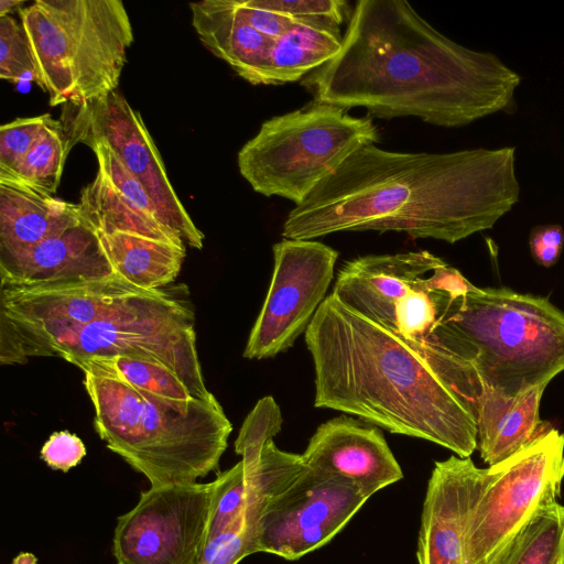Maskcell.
Masks as SVG:
<instances>
[{"label":"cell","mask_w":564,"mask_h":564,"mask_svg":"<svg viewBox=\"0 0 564 564\" xmlns=\"http://www.w3.org/2000/svg\"><path fill=\"white\" fill-rule=\"evenodd\" d=\"M521 77L497 55L451 40L404 0H360L339 53L303 82L317 102L445 128L514 106Z\"/></svg>","instance_id":"1"},{"label":"cell","mask_w":564,"mask_h":564,"mask_svg":"<svg viewBox=\"0 0 564 564\" xmlns=\"http://www.w3.org/2000/svg\"><path fill=\"white\" fill-rule=\"evenodd\" d=\"M519 196L514 147L412 153L369 144L289 213L282 237L372 230L454 243L492 228Z\"/></svg>","instance_id":"2"},{"label":"cell","mask_w":564,"mask_h":564,"mask_svg":"<svg viewBox=\"0 0 564 564\" xmlns=\"http://www.w3.org/2000/svg\"><path fill=\"white\" fill-rule=\"evenodd\" d=\"M57 357L76 367L131 357L174 371L197 400L215 395L198 358L195 310L184 283L138 288L121 275L0 284V364Z\"/></svg>","instance_id":"3"},{"label":"cell","mask_w":564,"mask_h":564,"mask_svg":"<svg viewBox=\"0 0 564 564\" xmlns=\"http://www.w3.org/2000/svg\"><path fill=\"white\" fill-rule=\"evenodd\" d=\"M304 338L314 364L316 408L357 415L462 458L477 448L473 415L420 355L333 293Z\"/></svg>","instance_id":"4"},{"label":"cell","mask_w":564,"mask_h":564,"mask_svg":"<svg viewBox=\"0 0 564 564\" xmlns=\"http://www.w3.org/2000/svg\"><path fill=\"white\" fill-rule=\"evenodd\" d=\"M416 352L441 380L462 373L517 397L564 371V312L542 296L471 284L448 296Z\"/></svg>","instance_id":"5"},{"label":"cell","mask_w":564,"mask_h":564,"mask_svg":"<svg viewBox=\"0 0 564 564\" xmlns=\"http://www.w3.org/2000/svg\"><path fill=\"white\" fill-rule=\"evenodd\" d=\"M78 368L95 410L96 432L151 486L195 482L218 467L232 424L215 397L172 402L89 365Z\"/></svg>","instance_id":"6"},{"label":"cell","mask_w":564,"mask_h":564,"mask_svg":"<svg viewBox=\"0 0 564 564\" xmlns=\"http://www.w3.org/2000/svg\"><path fill=\"white\" fill-rule=\"evenodd\" d=\"M19 14L52 107L117 89L134 40L122 1L36 0Z\"/></svg>","instance_id":"7"},{"label":"cell","mask_w":564,"mask_h":564,"mask_svg":"<svg viewBox=\"0 0 564 564\" xmlns=\"http://www.w3.org/2000/svg\"><path fill=\"white\" fill-rule=\"evenodd\" d=\"M372 118L312 104L264 121L240 149L238 167L254 192L300 205L357 150L376 144Z\"/></svg>","instance_id":"8"},{"label":"cell","mask_w":564,"mask_h":564,"mask_svg":"<svg viewBox=\"0 0 564 564\" xmlns=\"http://www.w3.org/2000/svg\"><path fill=\"white\" fill-rule=\"evenodd\" d=\"M487 470L465 531V564H487L533 514L557 501L564 479V434L552 426Z\"/></svg>","instance_id":"9"},{"label":"cell","mask_w":564,"mask_h":564,"mask_svg":"<svg viewBox=\"0 0 564 564\" xmlns=\"http://www.w3.org/2000/svg\"><path fill=\"white\" fill-rule=\"evenodd\" d=\"M369 497L357 485L306 465L246 514L250 554L264 552L297 560L327 544Z\"/></svg>","instance_id":"10"},{"label":"cell","mask_w":564,"mask_h":564,"mask_svg":"<svg viewBox=\"0 0 564 564\" xmlns=\"http://www.w3.org/2000/svg\"><path fill=\"white\" fill-rule=\"evenodd\" d=\"M63 115L61 122L70 147L93 140L107 143L144 186L161 220L186 246L203 248L205 236L176 195L140 112L119 91L78 105H65Z\"/></svg>","instance_id":"11"},{"label":"cell","mask_w":564,"mask_h":564,"mask_svg":"<svg viewBox=\"0 0 564 564\" xmlns=\"http://www.w3.org/2000/svg\"><path fill=\"white\" fill-rule=\"evenodd\" d=\"M212 482L151 486L120 516L113 533L117 564H197L207 541Z\"/></svg>","instance_id":"12"},{"label":"cell","mask_w":564,"mask_h":564,"mask_svg":"<svg viewBox=\"0 0 564 564\" xmlns=\"http://www.w3.org/2000/svg\"><path fill=\"white\" fill-rule=\"evenodd\" d=\"M338 251L316 240L282 239L273 246V273L243 357L272 358L305 334L334 278Z\"/></svg>","instance_id":"13"},{"label":"cell","mask_w":564,"mask_h":564,"mask_svg":"<svg viewBox=\"0 0 564 564\" xmlns=\"http://www.w3.org/2000/svg\"><path fill=\"white\" fill-rule=\"evenodd\" d=\"M487 471L470 457L435 462L421 514L419 564H465V531Z\"/></svg>","instance_id":"14"},{"label":"cell","mask_w":564,"mask_h":564,"mask_svg":"<svg viewBox=\"0 0 564 564\" xmlns=\"http://www.w3.org/2000/svg\"><path fill=\"white\" fill-rule=\"evenodd\" d=\"M443 382L473 415L477 448L489 466L512 456L552 427L539 413L547 384L507 397L462 373L449 375Z\"/></svg>","instance_id":"15"},{"label":"cell","mask_w":564,"mask_h":564,"mask_svg":"<svg viewBox=\"0 0 564 564\" xmlns=\"http://www.w3.org/2000/svg\"><path fill=\"white\" fill-rule=\"evenodd\" d=\"M302 456L307 466L341 477L370 497L403 478L382 432L345 415L321 424Z\"/></svg>","instance_id":"16"},{"label":"cell","mask_w":564,"mask_h":564,"mask_svg":"<svg viewBox=\"0 0 564 564\" xmlns=\"http://www.w3.org/2000/svg\"><path fill=\"white\" fill-rule=\"evenodd\" d=\"M443 262L427 250L358 257L341 265L332 293L360 315L387 327L394 305Z\"/></svg>","instance_id":"17"},{"label":"cell","mask_w":564,"mask_h":564,"mask_svg":"<svg viewBox=\"0 0 564 564\" xmlns=\"http://www.w3.org/2000/svg\"><path fill=\"white\" fill-rule=\"evenodd\" d=\"M96 230L82 220L21 253L0 258V284H34L113 274Z\"/></svg>","instance_id":"18"},{"label":"cell","mask_w":564,"mask_h":564,"mask_svg":"<svg viewBox=\"0 0 564 564\" xmlns=\"http://www.w3.org/2000/svg\"><path fill=\"white\" fill-rule=\"evenodd\" d=\"M189 9L197 36L210 53L250 84L269 85V56L274 40L253 29L235 0L192 2Z\"/></svg>","instance_id":"19"},{"label":"cell","mask_w":564,"mask_h":564,"mask_svg":"<svg viewBox=\"0 0 564 564\" xmlns=\"http://www.w3.org/2000/svg\"><path fill=\"white\" fill-rule=\"evenodd\" d=\"M80 220L78 204L23 183L0 181V258L29 250Z\"/></svg>","instance_id":"20"},{"label":"cell","mask_w":564,"mask_h":564,"mask_svg":"<svg viewBox=\"0 0 564 564\" xmlns=\"http://www.w3.org/2000/svg\"><path fill=\"white\" fill-rule=\"evenodd\" d=\"M98 236L113 272L145 290L173 284L186 257V246L140 235L117 231Z\"/></svg>","instance_id":"21"},{"label":"cell","mask_w":564,"mask_h":564,"mask_svg":"<svg viewBox=\"0 0 564 564\" xmlns=\"http://www.w3.org/2000/svg\"><path fill=\"white\" fill-rule=\"evenodd\" d=\"M343 36L337 26L295 21L273 41L269 56V85L300 80L329 61L340 51Z\"/></svg>","instance_id":"22"},{"label":"cell","mask_w":564,"mask_h":564,"mask_svg":"<svg viewBox=\"0 0 564 564\" xmlns=\"http://www.w3.org/2000/svg\"><path fill=\"white\" fill-rule=\"evenodd\" d=\"M82 218L98 234L127 232L186 246L182 238L126 199L98 170L95 178L80 193Z\"/></svg>","instance_id":"23"},{"label":"cell","mask_w":564,"mask_h":564,"mask_svg":"<svg viewBox=\"0 0 564 564\" xmlns=\"http://www.w3.org/2000/svg\"><path fill=\"white\" fill-rule=\"evenodd\" d=\"M487 564H564V505L542 507Z\"/></svg>","instance_id":"24"},{"label":"cell","mask_w":564,"mask_h":564,"mask_svg":"<svg viewBox=\"0 0 564 564\" xmlns=\"http://www.w3.org/2000/svg\"><path fill=\"white\" fill-rule=\"evenodd\" d=\"M70 149L62 122L50 116L13 175L0 181L23 183L53 195L59 186Z\"/></svg>","instance_id":"25"},{"label":"cell","mask_w":564,"mask_h":564,"mask_svg":"<svg viewBox=\"0 0 564 564\" xmlns=\"http://www.w3.org/2000/svg\"><path fill=\"white\" fill-rule=\"evenodd\" d=\"M112 375L133 389L163 400L189 403L197 400L182 379L166 366L139 358L112 357L82 362ZM78 366V367H79Z\"/></svg>","instance_id":"26"},{"label":"cell","mask_w":564,"mask_h":564,"mask_svg":"<svg viewBox=\"0 0 564 564\" xmlns=\"http://www.w3.org/2000/svg\"><path fill=\"white\" fill-rule=\"evenodd\" d=\"M248 502L249 485L241 459L213 481L207 541L243 521Z\"/></svg>","instance_id":"27"},{"label":"cell","mask_w":564,"mask_h":564,"mask_svg":"<svg viewBox=\"0 0 564 564\" xmlns=\"http://www.w3.org/2000/svg\"><path fill=\"white\" fill-rule=\"evenodd\" d=\"M0 78L12 84H39L37 68L21 22L0 17Z\"/></svg>","instance_id":"28"},{"label":"cell","mask_w":564,"mask_h":564,"mask_svg":"<svg viewBox=\"0 0 564 564\" xmlns=\"http://www.w3.org/2000/svg\"><path fill=\"white\" fill-rule=\"evenodd\" d=\"M50 113L18 118L0 128V180L13 175L32 148Z\"/></svg>","instance_id":"29"},{"label":"cell","mask_w":564,"mask_h":564,"mask_svg":"<svg viewBox=\"0 0 564 564\" xmlns=\"http://www.w3.org/2000/svg\"><path fill=\"white\" fill-rule=\"evenodd\" d=\"M252 7L269 10L295 21L325 23L340 28L348 14L341 0H247Z\"/></svg>","instance_id":"30"},{"label":"cell","mask_w":564,"mask_h":564,"mask_svg":"<svg viewBox=\"0 0 564 564\" xmlns=\"http://www.w3.org/2000/svg\"><path fill=\"white\" fill-rule=\"evenodd\" d=\"M246 519L206 542L197 564H238L249 556Z\"/></svg>","instance_id":"31"},{"label":"cell","mask_w":564,"mask_h":564,"mask_svg":"<svg viewBox=\"0 0 564 564\" xmlns=\"http://www.w3.org/2000/svg\"><path fill=\"white\" fill-rule=\"evenodd\" d=\"M86 455L83 441L68 431L53 433L41 448V458L53 469L68 471Z\"/></svg>","instance_id":"32"},{"label":"cell","mask_w":564,"mask_h":564,"mask_svg":"<svg viewBox=\"0 0 564 564\" xmlns=\"http://www.w3.org/2000/svg\"><path fill=\"white\" fill-rule=\"evenodd\" d=\"M529 245L539 264L552 267L560 259L564 247V229L556 224L535 226L531 230Z\"/></svg>","instance_id":"33"},{"label":"cell","mask_w":564,"mask_h":564,"mask_svg":"<svg viewBox=\"0 0 564 564\" xmlns=\"http://www.w3.org/2000/svg\"><path fill=\"white\" fill-rule=\"evenodd\" d=\"M235 4L242 18L263 35L276 40L293 24L289 17L252 7L247 0H235Z\"/></svg>","instance_id":"34"},{"label":"cell","mask_w":564,"mask_h":564,"mask_svg":"<svg viewBox=\"0 0 564 564\" xmlns=\"http://www.w3.org/2000/svg\"><path fill=\"white\" fill-rule=\"evenodd\" d=\"M22 3L20 0H0V17L8 15L13 8H20Z\"/></svg>","instance_id":"35"},{"label":"cell","mask_w":564,"mask_h":564,"mask_svg":"<svg viewBox=\"0 0 564 564\" xmlns=\"http://www.w3.org/2000/svg\"><path fill=\"white\" fill-rule=\"evenodd\" d=\"M13 564H36V558L29 553H22L13 560Z\"/></svg>","instance_id":"36"}]
</instances>
